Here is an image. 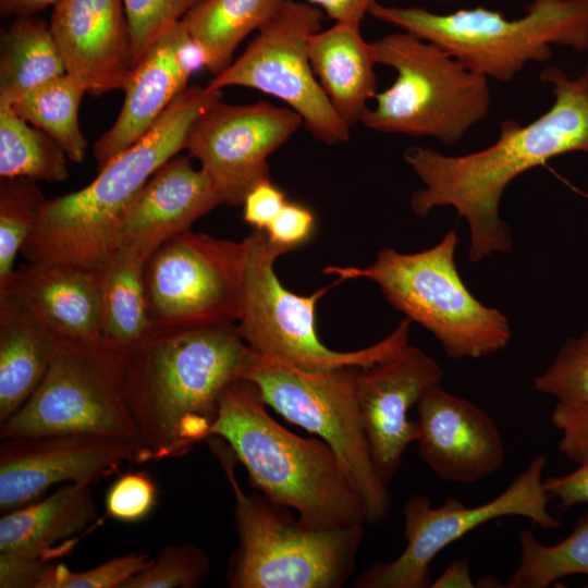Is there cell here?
I'll return each instance as SVG.
<instances>
[{"label":"cell","instance_id":"8fae6325","mask_svg":"<svg viewBox=\"0 0 588 588\" xmlns=\"http://www.w3.org/2000/svg\"><path fill=\"white\" fill-rule=\"evenodd\" d=\"M73 432L140 439L125 397V352L102 338L61 339L36 391L0 424L2 440Z\"/></svg>","mask_w":588,"mask_h":588},{"label":"cell","instance_id":"d590c367","mask_svg":"<svg viewBox=\"0 0 588 588\" xmlns=\"http://www.w3.org/2000/svg\"><path fill=\"white\" fill-rule=\"evenodd\" d=\"M203 0H123L135 65L170 25Z\"/></svg>","mask_w":588,"mask_h":588},{"label":"cell","instance_id":"2e32d148","mask_svg":"<svg viewBox=\"0 0 588 588\" xmlns=\"http://www.w3.org/2000/svg\"><path fill=\"white\" fill-rule=\"evenodd\" d=\"M124 462H149L140 439L78 432L4 439L0 511L34 502L58 483H93L117 473Z\"/></svg>","mask_w":588,"mask_h":588},{"label":"cell","instance_id":"7a4b0ae2","mask_svg":"<svg viewBox=\"0 0 588 588\" xmlns=\"http://www.w3.org/2000/svg\"><path fill=\"white\" fill-rule=\"evenodd\" d=\"M250 348L236 323L151 332L125 352V397L150 461L210 437L220 400Z\"/></svg>","mask_w":588,"mask_h":588},{"label":"cell","instance_id":"7c38bea8","mask_svg":"<svg viewBox=\"0 0 588 588\" xmlns=\"http://www.w3.org/2000/svg\"><path fill=\"white\" fill-rule=\"evenodd\" d=\"M144 282L151 332L236 323L241 242L179 233L147 259Z\"/></svg>","mask_w":588,"mask_h":588},{"label":"cell","instance_id":"f6af8a7d","mask_svg":"<svg viewBox=\"0 0 588 588\" xmlns=\"http://www.w3.org/2000/svg\"><path fill=\"white\" fill-rule=\"evenodd\" d=\"M438 1L449 2V1H455V0H438Z\"/></svg>","mask_w":588,"mask_h":588},{"label":"cell","instance_id":"d6a6232c","mask_svg":"<svg viewBox=\"0 0 588 588\" xmlns=\"http://www.w3.org/2000/svg\"><path fill=\"white\" fill-rule=\"evenodd\" d=\"M534 388L560 404L588 403V330L565 342L550 366L535 377Z\"/></svg>","mask_w":588,"mask_h":588},{"label":"cell","instance_id":"4316f807","mask_svg":"<svg viewBox=\"0 0 588 588\" xmlns=\"http://www.w3.org/2000/svg\"><path fill=\"white\" fill-rule=\"evenodd\" d=\"M0 102L12 106L35 87L66 73L49 23L14 17L1 33Z\"/></svg>","mask_w":588,"mask_h":588},{"label":"cell","instance_id":"603a6c76","mask_svg":"<svg viewBox=\"0 0 588 588\" xmlns=\"http://www.w3.org/2000/svg\"><path fill=\"white\" fill-rule=\"evenodd\" d=\"M89 482L65 483L52 494L0 518V554L50 563L70 550L96 519Z\"/></svg>","mask_w":588,"mask_h":588},{"label":"cell","instance_id":"5bb4252c","mask_svg":"<svg viewBox=\"0 0 588 588\" xmlns=\"http://www.w3.org/2000/svg\"><path fill=\"white\" fill-rule=\"evenodd\" d=\"M322 19L318 8L287 0L258 30L241 57L215 75L207 87L211 90L229 86L257 89L284 101L323 144L346 143L350 125L323 91L308 54L309 38L321 29Z\"/></svg>","mask_w":588,"mask_h":588},{"label":"cell","instance_id":"3957f363","mask_svg":"<svg viewBox=\"0 0 588 588\" xmlns=\"http://www.w3.org/2000/svg\"><path fill=\"white\" fill-rule=\"evenodd\" d=\"M222 90L187 86L135 144L100 168L85 187L46 199L21 253L27 262L97 270L111 253L118 225L155 172L185 149L196 119Z\"/></svg>","mask_w":588,"mask_h":588},{"label":"cell","instance_id":"d6986e66","mask_svg":"<svg viewBox=\"0 0 588 588\" xmlns=\"http://www.w3.org/2000/svg\"><path fill=\"white\" fill-rule=\"evenodd\" d=\"M204 66L206 54L181 21L168 26L135 65L115 122L95 143L98 170L140 139Z\"/></svg>","mask_w":588,"mask_h":588},{"label":"cell","instance_id":"30bf717a","mask_svg":"<svg viewBox=\"0 0 588 588\" xmlns=\"http://www.w3.org/2000/svg\"><path fill=\"white\" fill-rule=\"evenodd\" d=\"M358 369L307 371L250 348L241 379L256 385L267 406L330 446L362 498L366 524L373 526L388 515L391 497L377 473L363 425Z\"/></svg>","mask_w":588,"mask_h":588},{"label":"cell","instance_id":"f35d334b","mask_svg":"<svg viewBox=\"0 0 588 588\" xmlns=\"http://www.w3.org/2000/svg\"><path fill=\"white\" fill-rule=\"evenodd\" d=\"M314 228L315 216L311 210L287 201L265 232L273 244L292 252L309 240Z\"/></svg>","mask_w":588,"mask_h":588},{"label":"cell","instance_id":"f1b7e54d","mask_svg":"<svg viewBox=\"0 0 588 588\" xmlns=\"http://www.w3.org/2000/svg\"><path fill=\"white\" fill-rule=\"evenodd\" d=\"M68 156L42 130L0 102V176L32 182L68 179Z\"/></svg>","mask_w":588,"mask_h":588},{"label":"cell","instance_id":"4dcf8cb0","mask_svg":"<svg viewBox=\"0 0 588 588\" xmlns=\"http://www.w3.org/2000/svg\"><path fill=\"white\" fill-rule=\"evenodd\" d=\"M518 542L519 563L507 588H546L571 575L588 576V513L556 544L540 543L529 529L519 532Z\"/></svg>","mask_w":588,"mask_h":588},{"label":"cell","instance_id":"8d00e7d4","mask_svg":"<svg viewBox=\"0 0 588 588\" xmlns=\"http://www.w3.org/2000/svg\"><path fill=\"white\" fill-rule=\"evenodd\" d=\"M157 499V486L147 473H126L110 486L106 495V513L122 523H136L152 512Z\"/></svg>","mask_w":588,"mask_h":588},{"label":"cell","instance_id":"4fadbf2b","mask_svg":"<svg viewBox=\"0 0 588 588\" xmlns=\"http://www.w3.org/2000/svg\"><path fill=\"white\" fill-rule=\"evenodd\" d=\"M547 460L537 455L510 486L492 500L466 506L454 498L432 506L426 495H412L404 505L406 546L394 560L371 565L355 580L356 588H427L430 564L448 546L493 519L522 516L543 529L562 523L548 510L543 486Z\"/></svg>","mask_w":588,"mask_h":588},{"label":"cell","instance_id":"7402d4cb","mask_svg":"<svg viewBox=\"0 0 588 588\" xmlns=\"http://www.w3.org/2000/svg\"><path fill=\"white\" fill-rule=\"evenodd\" d=\"M0 295L17 299L61 339H101L97 270L70 264L27 262L0 286Z\"/></svg>","mask_w":588,"mask_h":588},{"label":"cell","instance_id":"484cf974","mask_svg":"<svg viewBox=\"0 0 588 588\" xmlns=\"http://www.w3.org/2000/svg\"><path fill=\"white\" fill-rule=\"evenodd\" d=\"M145 262L112 250L98 267L101 338L127 352L150 332L144 282Z\"/></svg>","mask_w":588,"mask_h":588},{"label":"cell","instance_id":"9a60e30c","mask_svg":"<svg viewBox=\"0 0 588 588\" xmlns=\"http://www.w3.org/2000/svg\"><path fill=\"white\" fill-rule=\"evenodd\" d=\"M303 119L294 110L267 101L212 103L193 123L185 143L222 203L242 206L258 182L270 179L268 158L297 131Z\"/></svg>","mask_w":588,"mask_h":588},{"label":"cell","instance_id":"ee69618b","mask_svg":"<svg viewBox=\"0 0 588 588\" xmlns=\"http://www.w3.org/2000/svg\"><path fill=\"white\" fill-rule=\"evenodd\" d=\"M59 0H0L2 17L32 16L54 5Z\"/></svg>","mask_w":588,"mask_h":588},{"label":"cell","instance_id":"277c9868","mask_svg":"<svg viewBox=\"0 0 588 588\" xmlns=\"http://www.w3.org/2000/svg\"><path fill=\"white\" fill-rule=\"evenodd\" d=\"M210 437L229 445L256 489L306 524H366L362 498L330 446L274 420L250 381L240 379L226 388Z\"/></svg>","mask_w":588,"mask_h":588},{"label":"cell","instance_id":"b9f144b4","mask_svg":"<svg viewBox=\"0 0 588 588\" xmlns=\"http://www.w3.org/2000/svg\"><path fill=\"white\" fill-rule=\"evenodd\" d=\"M320 8L334 22L360 24L376 0H302Z\"/></svg>","mask_w":588,"mask_h":588},{"label":"cell","instance_id":"e575fe53","mask_svg":"<svg viewBox=\"0 0 588 588\" xmlns=\"http://www.w3.org/2000/svg\"><path fill=\"white\" fill-rule=\"evenodd\" d=\"M152 562L147 553H128L113 558L96 567L72 572L63 563H49L36 588H121L134 575Z\"/></svg>","mask_w":588,"mask_h":588},{"label":"cell","instance_id":"83f0119b","mask_svg":"<svg viewBox=\"0 0 588 588\" xmlns=\"http://www.w3.org/2000/svg\"><path fill=\"white\" fill-rule=\"evenodd\" d=\"M287 0H203L181 23L203 48L207 69L217 75L231 62L238 45L259 30Z\"/></svg>","mask_w":588,"mask_h":588},{"label":"cell","instance_id":"cb8c5ba5","mask_svg":"<svg viewBox=\"0 0 588 588\" xmlns=\"http://www.w3.org/2000/svg\"><path fill=\"white\" fill-rule=\"evenodd\" d=\"M356 23L335 22L313 34L308 54L319 84L339 115L351 126L360 122L377 94L371 45Z\"/></svg>","mask_w":588,"mask_h":588},{"label":"cell","instance_id":"ba28073f","mask_svg":"<svg viewBox=\"0 0 588 588\" xmlns=\"http://www.w3.org/2000/svg\"><path fill=\"white\" fill-rule=\"evenodd\" d=\"M370 45L376 64L392 68L396 77L363 113L360 122L367 128L453 146L488 115V78L438 45L405 30Z\"/></svg>","mask_w":588,"mask_h":588},{"label":"cell","instance_id":"e0dca14e","mask_svg":"<svg viewBox=\"0 0 588 588\" xmlns=\"http://www.w3.org/2000/svg\"><path fill=\"white\" fill-rule=\"evenodd\" d=\"M443 376L431 356L411 345L387 362L358 369L356 395L362 420L373 464L385 485L417 438L418 424L409 419V409L429 388L441 383Z\"/></svg>","mask_w":588,"mask_h":588},{"label":"cell","instance_id":"5b68a950","mask_svg":"<svg viewBox=\"0 0 588 588\" xmlns=\"http://www.w3.org/2000/svg\"><path fill=\"white\" fill-rule=\"evenodd\" d=\"M210 444L235 499L237 546L229 561V587H342L355 569L364 524L315 527L262 493L246 494L236 481L229 445Z\"/></svg>","mask_w":588,"mask_h":588},{"label":"cell","instance_id":"52a82bcc","mask_svg":"<svg viewBox=\"0 0 588 588\" xmlns=\"http://www.w3.org/2000/svg\"><path fill=\"white\" fill-rule=\"evenodd\" d=\"M458 237L450 230L434 246L405 254L378 252L365 267L327 266L323 273L341 281L368 279L387 301L428 330L454 359H477L504 350L511 340L507 318L478 301L463 282L455 262Z\"/></svg>","mask_w":588,"mask_h":588},{"label":"cell","instance_id":"f546056e","mask_svg":"<svg viewBox=\"0 0 588 588\" xmlns=\"http://www.w3.org/2000/svg\"><path fill=\"white\" fill-rule=\"evenodd\" d=\"M86 93L65 73L29 90L11 107L23 120L50 135L70 161L81 163L87 142L79 127L78 109Z\"/></svg>","mask_w":588,"mask_h":588},{"label":"cell","instance_id":"836d02e7","mask_svg":"<svg viewBox=\"0 0 588 588\" xmlns=\"http://www.w3.org/2000/svg\"><path fill=\"white\" fill-rule=\"evenodd\" d=\"M209 569L210 561L203 549L192 543L168 546L121 588H196Z\"/></svg>","mask_w":588,"mask_h":588},{"label":"cell","instance_id":"44dd1931","mask_svg":"<svg viewBox=\"0 0 588 588\" xmlns=\"http://www.w3.org/2000/svg\"><path fill=\"white\" fill-rule=\"evenodd\" d=\"M222 200L208 175L187 156H175L160 167L126 208L114 234L112 250L146 262L168 240ZM111 250V252H112Z\"/></svg>","mask_w":588,"mask_h":588},{"label":"cell","instance_id":"7bdbcfd3","mask_svg":"<svg viewBox=\"0 0 588 588\" xmlns=\"http://www.w3.org/2000/svg\"><path fill=\"white\" fill-rule=\"evenodd\" d=\"M431 588H473L474 581L467 558H457L442 572V574L431 581Z\"/></svg>","mask_w":588,"mask_h":588},{"label":"cell","instance_id":"ffe728a7","mask_svg":"<svg viewBox=\"0 0 588 588\" xmlns=\"http://www.w3.org/2000/svg\"><path fill=\"white\" fill-rule=\"evenodd\" d=\"M48 23L66 73L88 94L124 90L135 61L123 0H59Z\"/></svg>","mask_w":588,"mask_h":588},{"label":"cell","instance_id":"ab89813d","mask_svg":"<svg viewBox=\"0 0 588 588\" xmlns=\"http://www.w3.org/2000/svg\"><path fill=\"white\" fill-rule=\"evenodd\" d=\"M282 189L270 179L254 185L246 194L243 207V218L254 229L266 230L286 204Z\"/></svg>","mask_w":588,"mask_h":588},{"label":"cell","instance_id":"ac0fdd59","mask_svg":"<svg viewBox=\"0 0 588 588\" xmlns=\"http://www.w3.org/2000/svg\"><path fill=\"white\" fill-rule=\"evenodd\" d=\"M416 406L415 443L440 479L473 483L501 469L504 442L495 421L482 408L448 392L441 383L429 388Z\"/></svg>","mask_w":588,"mask_h":588},{"label":"cell","instance_id":"60d3db41","mask_svg":"<svg viewBox=\"0 0 588 588\" xmlns=\"http://www.w3.org/2000/svg\"><path fill=\"white\" fill-rule=\"evenodd\" d=\"M543 486L550 500L555 499L562 509L588 503V456L564 476L543 478Z\"/></svg>","mask_w":588,"mask_h":588},{"label":"cell","instance_id":"74e56055","mask_svg":"<svg viewBox=\"0 0 588 588\" xmlns=\"http://www.w3.org/2000/svg\"><path fill=\"white\" fill-rule=\"evenodd\" d=\"M551 421L561 432L559 451L569 461L579 464L588 456V403L580 405L556 403Z\"/></svg>","mask_w":588,"mask_h":588},{"label":"cell","instance_id":"1f68e13d","mask_svg":"<svg viewBox=\"0 0 588 588\" xmlns=\"http://www.w3.org/2000/svg\"><path fill=\"white\" fill-rule=\"evenodd\" d=\"M46 198L35 182L1 179L0 183V286L14 272L19 252L34 231Z\"/></svg>","mask_w":588,"mask_h":588},{"label":"cell","instance_id":"8992f818","mask_svg":"<svg viewBox=\"0 0 588 588\" xmlns=\"http://www.w3.org/2000/svg\"><path fill=\"white\" fill-rule=\"evenodd\" d=\"M509 20L500 11L461 9L438 14L373 2L368 14L438 45L470 70L501 83L529 62L552 57L551 45L588 50V0H532Z\"/></svg>","mask_w":588,"mask_h":588},{"label":"cell","instance_id":"d4e9b609","mask_svg":"<svg viewBox=\"0 0 588 588\" xmlns=\"http://www.w3.org/2000/svg\"><path fill=\"white\" fill-rule=\"evenodd\" d=\"M60 340L17 299L0 295V424L36 391Z\"/></svg>","mask_w":588,"mask_h":588},{"label":"cell","instance_id":"9c48e42d","mask_svg":"<svg viewBox=\"0 0 588 588\" xmlns=\"http://www.w3.org/2000/svg\"><path fill=\"white\" fill-rule=\"evenodd\" d=\"M242 245V307L237 329L254 352L307 371L341 367L369 368L387 362L408 346L411 320L403 319L371 346L333 351L316 332L317 302L336 283L310 295L291 292L280 282L274 264L285 248L273 244L264 230L254 229Z\"/></svg>","mask_w":588,"mask_h":588},{"label":"cell","instance_id":"6da1fadb","mask_svg":"<svg viewBox=\"0 0 588 588\" xmlns=\"http://www.w3.org/2000/svg\"><path fill=\"white\" fill-rule=\"evenodd\" d=\"M540 79L552 86L554 101L549 110L527 124L503 120L490 146L458 156L422 146L404 154L422 183L411 198L414 213L426 218L438 207L454 208L468 224L473 262L513 248L512 232L499 211L513 180L554 157L588 152V65L576 78L548 66Z\"/></svg>","mask_w":588,"mask_h":588}]
</instances>
